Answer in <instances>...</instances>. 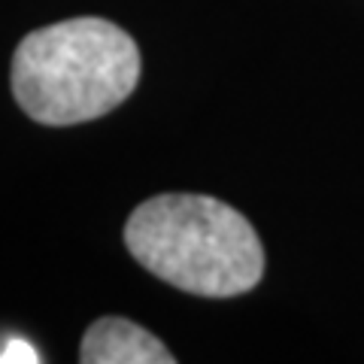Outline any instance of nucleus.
I'll return each instance as SVG.
<instances>
[{
    "instance_id": "1",
    "label": "nucleus",
    "mask_w": 364,
    "mask_h": 364,
    "mask_svg": "<svg viewBox=\"0 0 364 364\" xmlns=\"http://www.w3.org/2000/svg\"><path fill=\"white\" fill-rule=\"evenodd\" d=\"M9 82L33 122L70 128L107 116L131 97L140 82V49L107 18L55 21L18 43Z\"/></svg>"
},
{
    "instance_id": "2",
    "label": "nucleus",
    "mask_w": 364,
    "mask_h": 364,
    "mask_svg": "<svg viewBox=\"0 0 364 364\" xmlns=\"http://www.w3.org/2000/svg\"><path fill=\"white\" fill-rule=\"evenodd\" d=\"M124 246L152 277L198 298H237L264 277L252 222L207 195H158L124 225Z\"/></svg>"
},
{
    "instance_id": "3",
    "label": "nucleus",
    "mask_w": 364,
    "mask_h": 364,
    "mask_svg": "<svg viewBox=\"0 0 364 364\" xmlns=\"http://www.w3.org/2000/svg\"><path fill=\"white\" fill-rule=\"evenodd\" d=\"M82 364H173L176 358L158 337L131 318L104 316L85 331L79 346Z\"/></svg>"
},
{
    "instance_id": "4",
    "label": "nucleus",
    "mask_w": 364,
    "mask_h": 364,
    "mask_svg": "<svg viewBox=\"0 0 364 364\" xmlns=\"http://www.w3.org/2000/svg\"><path fill=\"white\" fill-rule=\"evenodd\" d=\"M0 361H40V352L33 349L31 343H21V340H9L4 355H0Z\"/></svg>"
}]
</instances>
